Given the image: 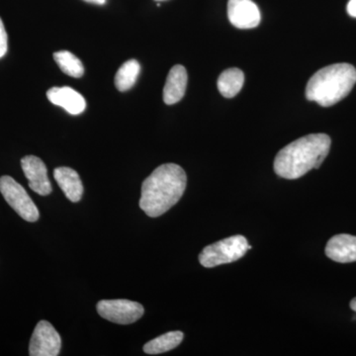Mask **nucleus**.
<instances>
[{"instance_id": "obj_8", "label": "nucleus", "mask_w": 356, "mask_h": 356, "mask_svg": "<svg viewBox=\"0 0 356 356\" xmlns=\"http://www.w3.org/2000/svg\"><path fill=\"white\" fill-rule=\"evenodd\" d=\"M229 22L238 29H252L261 23V11L252 0H229Z\"/></svg>"}, {"instance_id": "obj_17", "label": "nucleus", "mask_w": 356, "mask_h": 356, "mask_svg": "<svg viewBox=\"0 0 356 356\" xmlns=\"http://www.w3.org/2000/svg\"><path fill=\"white\" fill-rule=\"evenodd\" d=\"M54 58L62 72L72 77L79 79L83 76L84 67L81 60L69 51H58Z\"/></svg>"}, {"instance_id": "obj_22", "label": "nucleus", "mask_w": 356, "mask_h": 356, "mask_svg": "<svg viewBox=\"0 0 356 356\" xmlns=\"http://www.w3.org/2000/svg\"><path fill=\"white\" fill-rule=\"evenodd\" d=\"M156 1H161V0H156Z\"/></svg>"}, {"instance_id": "obj_2", "label": "nucleus", "mask_w": 356, "mask_h": 356, "mask_svg": "<svg viewBox=\"0 0 356 356\" xmlns=\"http://www.w3.org/2000/svg\"><path fill=\"white\" fill-rule=\"evenodd\" d=\"M332 140L325 134H312L287 145L276 154L274 172L286 179H297L313 168H318L327 158Z\"/></svg>"}, {"instance_id": "obj_3", "label": "nucleus", "mask_w": 356, "mask_h": 356, "mask_svg": "<svg viewBox=\"0 0 356 356\" xmlns=\"http://www.w3.org/2000/svg\"><path fill=\"white\" fill-rule=\"evenodd\" d=\"M355 83L356 70L353 65H327L311 77L306 86V97L321 106H332L350 95Z\"/></svg>"}, {"instance_id": "obj_7", "label": "nucleus", "mask_w": 356, "mask_h": 356, "mask_svg": "<svg viewBox=\"0 0 356 356\" xmlns=\"http://www.w3.org/2000/svg\"><path fill=\"white\" fill-rule=\"evenodd\" d=\"M62 348V339L55 327L41 321L37 324L30 341L29 355L31 356H57Z\"/></svg>"}, {"instance_id": "obj_13", "label": "nucleus", "mask_w": 356, "mask_h": 356, "mask_svg": "<svg viewBox=\"0 0 356 356\" xmlns=\"http://www.w3.org/2000/svg\"><path fill=\"white\" fill-rule=\"evenodd\" d=\"M56 181L72 202H79L83 197V185L79 173L72 168H58L54 170Z\"/></svg>"}, {"instance_id": "obj_6", "label": "nucleus", "mask_w": 356, "mask_h": 356, "mask_svg": "<svg viewBox=\"0 0 356 356\" xmlns=\"http://www.w3.org/2000/svg\"><path fill=\"white\" fill-rule=\"evenodd\" d=\"M98 314L112 323L120 325L133 324L144 315V307L130 300H102L98 302Z\"/></svg>"}, {"instance_id": "obj_18", "label": "nucleus", "mask_w": 356, "mask_h": 356, "mask_svg": "<svg viewBox=\"0 0 356 356\" xmlns=\"http://www.w3.org/2000/svg\"><path fill=\"white\" fill-rule=\"evenodd\" d=\"M7 33L3 22L0 18V58H3L7 53Z\"/></svg>"}, {"instance_id": "obj_15", "label": "nucleus", "mask_w": 356, "mask_h": 356, "mask_svg": "<svg viewBox=\"0 0 356 356\" xmlns=\"http://www.w3.org/2000/svg\"><path fill=\"white\" fill-rule=\"evenodd\" d=\"M184 332L180 331L166 332L145 344L144 351L147 355H161L175 350L184 341Z\"/></svg>"}, {"instance_id": "obj_19", "label": "nucleus", "mask_w": 356, "mask_h": 356, "mask_svg": "<svg viewBox=\"0 0 356 356\" xmlns=\"http://www.w3.org/2000/svg\"><path fill=\"white\" fill-rule=\"evenodd\" d=\"M348 13L353 17L356 18V0H350L348 4Z\"/></svg>"}, {"instance_id": "obj_1", "label": "nucleus", "mask_w": 356, "mask_h": 356, "mask_svg": "<svg viewBox=\"0 0 356 356\" xmlns=\"http://www.w3.org/2000/svg\"><path fill=\"white\" fill-rule=\"evenodd\" d=\"M186 184V173L181 166L175 163L159 166L143 182L140 209L149 217L161 216L180 200Z\"/></svg>"}, {"instance_id": "obj_11", "label": "nucleus", "mask_w": 356, "mask_h": 356, "mask_svg": "<svg viewBox=\"0 0 356 356\" xmlns=\"http://www.w3.org/2000/svg\"><path fill=\"white\" fill-rule=\"evenodd\" d=\"M325 254L339 264L356 261V236L348 234L332 236L325 247Z\"/></svg>"}, {"instance_id": "obj_5", "label": "nucleus", "mask_w": 356, "mask_h": 356, "mask_svg": "<svg viewBox=\"0 0 356 356\" xmlns=\"http://www.w3.org/2000/svg\"><path fill=\"white\" fill-rule=\"evenodd\" d=\"M0 192L6 202L15 210L21 218L27 222L38 221V208L28 195L24 187L18 184L13 177L3 175L0 177Z\"/></svg>"}, {"instance_id": "obj_21", "label": "nucleus", "mask_w": 356, "mask_h": 356, "mask_svg": "<svg viewBox=\"0 0 356 356\" xmlns=\"http://www.w3.org/2000/svg\"><path fill=\"white\" fill-rule=\"evenodd\" d=\"M350 308H351V310L355 311L356 313V297H355V298H353V300H351Z\"/></svg>"}, {"instance_id": "obj_20", "label": "nucleus", "mask_w": 356, "mask_h": 356, "mask_svg": "<svg viewBox=\"0 0 356 356\" xmlns=\"http://www.w3.org/2000/svg\"><path fill=\"white\" fill-rule=\"evenodd\" d=\"M84 1L90 2V3L99 4V6H102V4H105L106 0H84Z\"/></svg>"}, {"instance_id": "obj_16", "label": "nucleus", "mask_w": 356, "mask_h": 356, "mask_svg": "<svg viewBox=\"0 0 356 356\" xmlns=\"http://www.w3.org/2000/svg\"><path fill=\"white\" fill-rule=\"evenodd\" d=\"M140 72L139 62L136 60H129L121 65L120 69L115 76V86L119 91H127L132 88L136 83Z\"/></svg>"}, {"instance_id": "obj_4", "label": "nucleus", "mask_w": 356, "mask_h": 356, "mask_svg": "<svg viewBox=\"0 0 356 356\" xmlns=\"http://www.w3.org/2000/svg\"><path fill=\"white\" fill-rule=\"evenodd\" d=\"M250 248L252 247L248 245L245 236L241 235L229 236L204 248L202 252L199 254V261L201 266L212 268V267L238 261Z\"/></svg>"}, {"instance_id": "obj_12", "label": "nucleus", "mask_w": 356, "mask_h": 356, "mask_svg": "<svg viewBox=\"0 0 356 356\" xmlns=\"http://www.w3.org/2000/svg\"><path fill=\"white\" fill-rule=\"evenodd\" d=\"M187 81H188V76L184 65H177L172 67L163 88V102L165 104H175L184 98L186 91Z\"/></svg>"}, {"instance_id": "obj_10", "label": "nucleus", "mask_w": 356, "mask_h": 356, "mask_svg": "<svg viewBox=\"0 0 356 356\" xmlns=\"http://www.w3.org/2000/svg\"><path fill=\"white\" fill-rule=\"evenodd\" d=\"M47 97L53 104L62 107L72 115L81 114L86 108L83 96L69 86L51 88L47 92Z\"/></svg>"}, {"instance_id": "obj_14", "label": "nucleus", "mask_w": 356, "mask_h": 356, "mask_svg": "<svg viewBox=\"0 0 356 356\" xmlns=\"http://www.w3.org/2000/svg\"><path fill=\"white\" fill-rule=\"evenodd\" d=\"M243 83H245V74L242 70L236 69H229L222 72L218 79V89L220 93L224 97H235L241 89H242Z\"/></svg>"}, {"instance_id": "obj_9", "label": "nucleus", "mask_w": 356, "mask_h": 356, "mask_svg": "<svg viewBox=\"0 0 356 356\" xmlns=\"http://www.w3.org/2000/svg\"><path fill=\"white\" fill-rule=\"evenodd\" d=\"M21 166L33 191L42 196L51 193L53 188L48 177V170L41 159L26 156L21 159Z\"/></svg>"}]
</instances>
